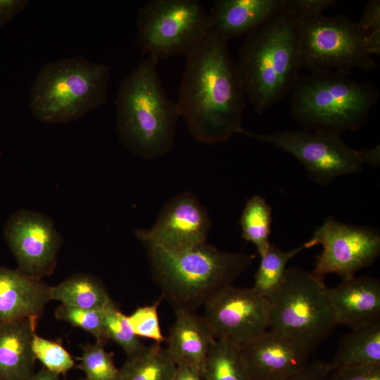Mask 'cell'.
I'll use <instances>...</instances> for the list:
<instances>
[{"label":"cell","mask_w":380,"mask_h":380,"mask_svg":"<svg viewBox=\"0 0 380 380\" xmlns=\"http://www.w3.org/2000/svg\"><path fill=\"white\" fill-rule=\"evenodd\" d=\"M228 40L212 27L186 58L177 103L193 138L208 144L242 134L246 95Z\"/></svg>","instance_id":"cell-1"},{"label":"cell","mask_w":380,"mask_h":380,"mask_svg":"<svg viewBox=\"0 0 380 380\" xmlns=\"http://www.w3.org/2000/svg\"><path fill=\"white\" fill-rule=\"evenodd\" d=\"M153 278L174 312H196L223 289L233 285L255 254L219 250L207 241L181 250L144 244Z\"/></svg>","instance_id":"cell-2"},{"label":"cell","mask_w":380,"mask_h":380,"mask_svg":"<svg viewBox=\"0 0 380 380\" xmlns=\"http://www.w3.org/2000/svg\"><path fill=\"white\" fill-rule=\"evenodd\" d=\"M285 4L247 34L239 48L237 72L258 114L289 94L300 76L296 18Z\"/></svg>","instance_id":"cell-3"},{"label":"cell","mask_w":380,"mask_h":380,"mask_svg":"<svg viewBox=\"0 0 380 380\" xmlns=\"http://www.w3.org/2000/svg\"><path fill=\"white\" fill-rule=\"evenodd\" d=\"M158 61L148 55L122 81L115 99L121 144L132 154L146 159L170 151L180 117L177 103L169 99L159 80Z\"/></svg>","instance_id":"cell-4"},{"label":"cell","mask_w":380,"mask_h":380,"mask_svg":"<svg viewBox=\"0 0 380 380\" xmlns=\"http://www.w3.org/2000/svg\"><path fill=\"white\" fill-rule=\"evenodd\" d=\"M348 73L310 72L290 92L291 117L303 129L340 135L360 129L379 99L377 87Z\"/></svg>","instance_id":"cell-5"},{"label":"cell","mask_w":380,"mask_h":380,"mask_svg":"<svg viewBox=\"0 0 380 380\" xmlns=\"http://www.w3.org/2000/svg\"><path fill=\"white\" fill-rule=\"evenodd\" d=\"M110 68L81 56L42 67L30 89V110L38 121L64 124L77 120L105 103Z\"/></svg>","instance_id":"cell-6"},{"label":"cell","mask_w":380,"mask_h":380,"mask_svg":"<svg viewBox=\"0 0 380 380\" xmlns=\"http://www.w3.org/2000/svg\"><path fill=\"white\" fill-rule=\"evenodd\" d=\"M327 286L311 272L287 268L269 299L272 330L284 334L312 351L336 326L326 294Z\"/></svg>","instance_id":"cell-7"},{"label":"cell","mask_w":380,"mask_h":380,"mask_svg":"<svg viewBox=\"0 0 380 380\" xmlns=\"http://www.w3.org/2000/svg\"><path fill=\"white\" fill-rule=\"evenodd\" d=\"M295 18L301 68L349 74L353 68L369 71L376 68L367 49L366 34L357 23L343 15Z\"/></svg>","instance_id":"cell-8"},{"label":"cell","mask_w":380,"mask_h":380,"mask_svg":"<svg viewBox=\"0 0 380 380\" xmlns=\"http://www.w3.org/2000/svg\"><path fill=\"white\" fill-rule=\"evenodd\" d=\"M138 43L159 60L192 51L211 30L208 14L195 0H151L139 10Z\"/></svg>","instance_id":"cell-9"},{"label":"cell","mask_w":380,"mask_h":380,"mask_svg":"<svg viewBox=\"0 0 380 380\" xmlns=\"http://www.w3.org/2000/svg\"><path fill=\"white\" fill-rule=\"evenodd\" d=\"M243 135L270 144L290 154L302 164L311 179L322 186L338 177L357 174L365 165H372L369 149H354L340 135L305 129L269 133L246 129Z\"/></svg>","instance_id":"cell-10"},{"label":"cell","mask_w":380,"mask_h":380,"mask_svg":"<svg viewBox=\"0 0 380 380\" xmlns=\"http://www.w3.org/2000/svg\"><path fill=\"white\" fill-rule=\"evenodd\" d=\"M311 247L322 245L311 273L323 281L329 274L342 279L353 276L371 265L380 253V234L368 226L343 223L327 217L308 240Z\"/></svg>","instance_id":"cell-11"},{"label":"cell","mask_w":380,"mask_h":380,"mask_svg":"<svg viewBox=\"0 0 380 380\" xmlns=\"http://www.w3.org/2000/svg\"><path fill=\"white\" fill-rule=\"evenodd\" d=\"M203 318L215 339L241 347L267 331L270 303L253 288L229 286L203 305Z\"/></svg>","instance_id":"cell-12"},{"label":"cell","mask_w":380,"mask_h":380,"mask_svg":"<svg viewBox=\"0 0 380 380\" xmlns=\"http://www.w3.org/2000/svg\"><path fill=\"white\" fill-rule=\"evenodd\" d=\"M4 234L18 269L38 279L54 272L63 241L49 217L20 210L7 221Z\"/></svg>","instance_id":"cell-13"},{"label":"cell","mask_w":380,"mask_h":380,"mask_svg":"<svg viewBox=\"0 0 380 380\" xmlns=\"http://www.w3.org/2000/svg\"><path fill=\"white\" fill-rule=\"evenodd\" d=\"M211 220L195 195L184 192L170 199L150 229L134 234L141 245L181 250L207 241Z\"/></svg>","instance_id":"cell-14"},{"label":"cell","mask_w":380,"mask_h":380,"mask_svg":"<svg viewBox=\"0 0 380 380\" xmlns=\"http://www.w3.org/2000/svg\"><path fill=\"white\" fill-rule=\"evenodd\" d=\"M251 380H279L303 370L312 350L280 332L266 331L240 347Z\"/></svg>","instance_id":"cell-15"},{"label":"cell","mask_w":380,"mask_h":380,"mask_svg":"<svg viewBox=\"0 0 380 380\" xmlns=\"http://www.w3.org/2000/svg\"><path fill=\"white\" fill-rule=\"evenodd\" d=\"M327 297L336 325L351 329L380 321V282L369 276H353L327 288Z\"/></svg>","instance_id":"cell-16"},{"label":"cell","mask_w":380,"mask_h":380,"mask_svg":"<svg viewBox=\"0 0 380 380\" xmlns=\"http://www.w3.org/2000/svg\"><path fill=\"white\" fill-rule=\"evenodd\" d=\"M50 286L19 269L0 267V324L42 317Z\"/></svg>","instance_id":"cell-17"},{"label":"cell","mask_w":380,"mask_h":380,"mask_svg":"<svg viewBox=\"0 0 380 380\" xmlns=\"http://www.w3.org/2000/svg\"><path fill=\"white\" fill-rule=\"evenodd\" d=\"M166 337V349L177 365L194 367L202 374L208 350L215 340L203 316L196 312H175Z\"/></svg>","instance_id":"cell-18"},{"label":"cell","mask_w":380,"mask_h":380,"mask_svg":"<svg viewBox=\"0 0 380 380\" xmlns=\"http://www.w3.org/2000/svg\"><path fill=\"white\" fill-rule=\"evenodd\" d=\"M284 4L285 0H217L208 15L213 30L229 41L248 34Z\"/></svg>","instance_id":"cell-19"},{"label":"cell","mask_w":380,"mask_h":380,"mask_svg":"<svg viewBox=\"0 0 380 380\" xmlns=\"http://www.w3.org/2000/svg\"><path fill=\"white\" fill-rule=\"evenodd\" d=\"M38 319L0 324V380H25L34 373L32 343Z\"/></svg>","instance_id":"cell-20"},{"label":"cell","mask_w":380,"mask_h":380,"mask_svg":"<svg viewBox=\"0 0 380 380\" xmlns=\"http://www.w3.org/2000/svg\"><path fill=\"white\" fill-rule=\"evenodd\" d=\"M51 300L84 310H104L115 302L103 283L96 277L76 273L50 286Z\"/></svg>","instance_id":"cell-21"},{"label":"cell","mask_w":380,"mask_h":380,"mask_svg":"<svg viewBox=\"0 0 380 380\" xmlns=\"http://www.w3.org/2000/svg\"><path fill=\"white\" fill-rule=\"evenodd\" d=\"M329 363L333 369L380 364V321L343 336Z\"/></svg>","instance_id":"cell-22"},{"label":"cell","mask_w":380,"mask_h":380,"mask_svg":"<svg viewBox=\"0 0 380 380\" xmlns=\"http://www.w3.org/2000/svg\"><path fill=\"white\" fill-rule=\"evenodd\" d=\"M176 367L166 348L155 343L127 358L118 380H172Z\"/></svg>","instance_id":"cell-23"},{"label":"cell","mask_w":380,"mask_h":380,"mask_svg":"<svg viewBox=\"0 0 380 380\" xmlns=\"http://www.w3.org/2000/svg\"><path fill=\"white\" fill-rule=\"evenodd\" d=\"M204 380H251L239 346L225 339H215L202 370Z\"/></svg>","instance_id":"cell-24"},{"label":"cell","mask_w":380,"mask_h":380,"mask_svg":"<svg viewBox=\"0 0 380 380\" xmlns=\"http://www.w3.org/2000/svg\"><path fill=\"white\" fill-rule=\"evenodd\" d=\"M310 248L308 241L289 251L281 250L271 244L268 251L260 257L252 288L269 300L281 284L289 261L302 251Z\"/></svg>","instance_id":"cell-25"},{"label":"cell","mask_w":380,"mask_h":380,"mask_svg":"<svg viewBox=\"0 0 380 380\" xmlns=\"http://www.w3.org/2000/svg\"><path fill=\"white\" fill-rule=\"evenodd\" d=\"M272 210L265 198L255 195L246 202L240 217L241 237L254 244L260 258L271 245Z\"/></svg>","instance_id":"cell-26"},{"label":"cell","mask_w":380,"mask_h":380,"mask_svg":"<svg viewBox=\"0 0 380 380\" xmlns=\"http://www.w3.org/2000/svg\"><path fill=\"white\" fill-rule=\"evenodd\" d=\"M103 327L108 339L124 350L127 358L136 355L146 346L134 334L127 316L119 310L115 303L103 310Z\"/></svg>","instance_id":"cell-27"},{"label":"cell","mask_w":380,"mask_h":380,"mask_svg":"<svg viewBox=\"0 0 380 380\" xmlns=\"http://www.w3.org/2000/svg\"><path fill=\"white\" fill-rule=\"evenodd\" d=\"M105 346L97 341L82 346L80 362L76 367L84 372L85 380H118L119 368L113 353L107 352Z\"/></svg>","instance_id":"cell-28"},{"label":"cell","mask_w":380,"mask_h":380,"mask_svg":"<svg viewBox=\"0 0 380 380\" xmlns=\"http://www.w3.org/2000/svg\"><path fill=\"white\" fill-rule=\"evenodd\" d=\"M32 347L35 359L51 372L64 375L75 367L71 355L59 342L44 338L36 333Z\"/></svg>","instance_id":"cell-29"},{"label":"cell","mask_w":380,"mask_h":380,"mask_svg":"<svg viewBox=\"0 0 380 380\" xmlns=\"http://www.w3.org/2000/svg\"><path fill=\"white\" fill-rule=\"evenodd\" d=\"M57 319L66 322L93 335L104 345L110 341L103 327V310H90L61 304L55 311Z\"/></svg>","instance_id":"cell-30"},{"label":"cell","mask_w":380,"mask_h":380,"mask_svg":"<svg viewBox=\"0 0 380 380\" xmlns=\"http://www.w3.org/2000/svg\"><path fill=\"white\" fill-rule=\"evenodd\" d=\"M160 300L161 298L151 305L139 307L127 316L133 331L139 338L153 340L159 345L166 340L160 329L158 312Z\"/></svg>","instance_id":"cell-31"},{"label":"cell","mask_w":380,"mask_h":380,"mask_svg":"<svg viewBox=\"0 0 380 380\" xmlns=\"http://www.w3.org/2000/svg\"><path fill=\"white\" fill-rule=\"evenodd\" d=\"M327 380H380V364L333 369Z\"/></svg>","instance_id":"cell-32"},{"label":"cell","mask_w":380,"mask_h":380,"mask_svg":"<svg viewBox=\"0 0 380 380\" xmlns=\"http://www.w3.org/2000/svg\"><path fill=\"white\" fill-rule=\"evenodd\" d=\"M337 3L334 0H286V7L296 16L323 13Z\"/></svg>","instance_id":"cell-33"},{"label":"cell","mask_w":380,"mask_h":380,"mask_svg":"<svg viewBox=\"0 0 380 380\" xmlns=\"http://www.w3.org/2000/svg\"><path fill=\"white\" fill-rule=\"evenodd\" d=\"M332 370L329 362L314 360L300 372L279 380H327Z\"/></svg>","instance_id":"cell-34"},{"label":"cell","mask_w":380,"mask_h":380,"mask_svg":"<svg viewBox=\"0 0 380 380\" xmlns=\"http://www.w3.org/2000/svg\"><path fill=\"white\" fill-rule=\"evenodd\" d=\"M357 25L365 34L380 31L379 0H370L366 3L362 17Z\"/></svg>","instance_id":"cell-35"},{"label":"cell","mask_w":380,"mask_h":380,"mask_svg":"<svg viewBox=\"0 0 380 380\" xmlns=\"http://www.w3.org/2000/svg\"><path fill=\"white\" fill-rule=\"evenodd\" d=\"M28 1H0V23L23 10Z\"/></svg>","instance_id":"cell-36"},{"label":"cell","mask_w":380,"mask_h":380,"mask_svg":"<svg viewBox=\"0 0 380 380\" xmlns=\"http://www.w3.org/2000/svg\"><path fill=\"white\" fill-rule=\"evenodd\" d=\"M172 380H204L202 374L198 369L186 366L177 365Z\"/></svg>","instance_id":"cell-37"},{"label":"cell","mask_w":380,"mask_h":380,"mask_svg":"<svg viewBox=\"0 0 380 380\" xmlns=\"http://www.w3.org/2000/svg\"><path fill=\"white\" fill-rule=\"evenodd\" d=\"M25 380H61V379L60 375L51 372L43 367Z\"/></svg>","instance_id":"cell-38"},{"label":"cell","mask_w":380,"mask_h":380,"mask_svg":"<svg viewBox=\"0 0 380 380\" xmlns=\"http://www.w3.org/2000/svg\"><path fill=\"white\" fill-rule=\"evenodd\" d=\"M79 380H85L84 378V379H79Z\"/></svg>","instance_id":"cell-39"}]
</instances>
